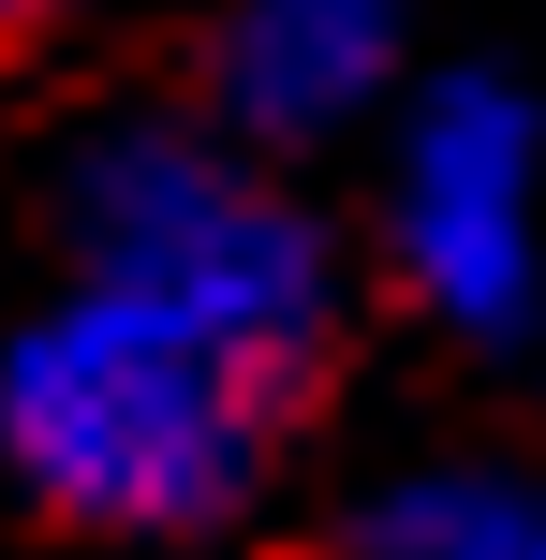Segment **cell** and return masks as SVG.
<instances>
[{
  "instance_id": "5b68a950",
  "label": "cell",
  "mask_w": 546,
  "mask_h": 560,
  "mask_svg": "<svg viewBox=\"0 0 546 560\" xmlns=\"http://www.w3.org/2000/svg\"><path fill=\"white\" fill-rule=\"evenodd\" d=\"M355 560H546V487L473 472V457L399 472L370 516H355Z\"/></svg>"
},
{
  "instance_id": "6da1fadb",
  "label": "cell",
  "mask_w": 546,
  "mask_h": 560,
  "mask_svg": "<svg viewBox=\"0 0 546 560\" xmlns=\"http://www.w3.org/2000/svg\"><path fill=\"white\" fill-rule=\"evenodd\" d=\"M281 413L295 384L207 354L193 325H163L133 295H89V280H59L0 339V457L45 516H74L104 546H193L222 516H252Z\"/></svg>"
},
{
  "instance_id": "7a4b0ae2",
  "label": "cell",
  "mask_w": 546,
  "mask_h": 560,
  "mask_svg": "<svg viewBox=\"0 0 546 560\" xmlns=\"http://www.w3.org/2000/svg\"><path fill=\"white\" fill-rule=\"evenodd\" d=\"M59 236H74L89 295H133L163 325H193L207 354L266 369V384H311L325 325H340V266L325 222L207 118H118L74 148L59 177Z\"/></svg>"
},
{
  "instance_id": "3957f363",
  "label": "cell",
  "mask_w": 546,
  "mask_h": 560,
  "mask_svg": "<svg viewBox=\"0 0 546 560\" xmlns=\"http://www.w3.org/2000/svg\"><path fill=\"white\" fill-rule=\"evenodd\" d=\"M384 266L458 339H518L546 310V133L502 74H458L399 118L384 163Z\"/></svg>"
},
{
  "instance_id": "8992f818",
  "label": "cell",
  "mask_w": 546,
  "mask_h": 560,
  "mask_svg": "<svg viewBox=\"0 0 546 560\" xmlns=\"http://www.w3.org/2000/svg\"><path fill=\"white\" fill-rule=\"evenodd\" d=\"M89 0H0V30H74Z\"/></svg>"
},
{
  "instance_id": "277c9868",
  "label": "cell",
  "mask_w": 546,
  "mask_h": 560,
  "mask_svg": "<svg viewBox=\"0 0 546 560\" xmlns=\"http://www.w3.org/2000/svg\"><path fill=\"white\" fill-rule=\"evenodd\" d=\"M207 133L266 148H325L370 104H399V0H236L207 45Z\"/></svg>"
}]
</instances>
